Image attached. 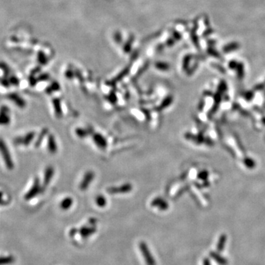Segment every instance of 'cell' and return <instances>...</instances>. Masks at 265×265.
Wrapping results in <instances>:
<instances>
[{"mask_svg": "<svg viewBox=\"0 0 265 265\" xmlns=\"http://www.w3.org/2000/svg\"><path fill=\"white\" fill-rule=\"evenodd\" d=\"M0 152H1L6 166L9 169H12L13 168V163L11 156H10L7 145H5L3 139H0Z\"/></svg>", "mask_w": 265, "mask_h": 265, "instance_id": "1", "label": "cell"}, {"mask_svg": "<svg viewBox=\"0 0 265 265\" xmlns=\"http://www.w3.org/2000/svg\"><path fill=\"white\" fill-rule=\"evenodd\" d=\"M10 122L9 110L7 107H2L0 109V125H8Z\"/></svg>", "mask_w": 265, "mask_h": 265, "instance_id": "2", "label": "cell"}, {"mask_svg": "<svg viewBox=\"0 0 265 265\" xmlns=\"http://www.w3.org/2000/svg\"><path fill=\"white\" fill-rule=\"evenodd\" d=\"M8 98H9L10 100L14 102L20 108H24L25 106V102L23 100V99L21 98V97L19 96L18 94H10L8 95Z\"/></svg>", "mask_w": 265, "mask_h": 265, "instance_id": "3", "label": "cell"}, {"mask_svg": "<svg viewBox=\"0 0 265 265\" xmlns=\"http://www.w3.org/2000/svg\"><path fill=\"white\" fill-rule=\"evenodd\" d=\"M33 137H34V133H29L27 135H26V136H25L24 138H18V139L15 141V142H16V144H19H19H23V145H27L31 142V141L33 140Z\"/></svg>", "mask_w": 265, "mask_h": 265, "instance_id": "4", "label": "cell"}, {"mask_svg": "<svg viewBox=\"0 0 265 265\" xmlns=\"http://www.w3.org/2000/svg\"><path fill=\"white\" fill-rule=\"evenodd\" d=\"M39 188H40L39 183V181H38V180H36V181H35V183H34V185L33 186V187H32L31 189L27 192V194L26 195V199L32 198L33 197L36 195L37 193L39 192Z\"/></svg>", "mask_w": 265, "mask_h": 265, "instance_id": "5", "label": "cell"}, {"mask_svg": "<svg viewBox=\"0 0 265 265\" xmlns=\"http://www.w3.org/2000/svg\"><path fill=\"white\" fill-rule=\"evenodd\" d=\"M93 179V174L92 172H88L85 175L83 181H82L81 185H80V189L84 190L88 187V186L90 184V182Z\"/></svg>", "mask_w": 265, "mask_h": 265, "instance_id": "6", "label": "cell"}, {"mask_svg": "<svg viewBox=\"0 0 265 265\" xmlns=\"http://www.w3.org/2000/svg\"><path fill=\"white\" fill-rule=\"evenodd\" d=\"M141 250H143L145 252V257L146 258V261L148 262V264L150 265H155L154 260H152L151 258V256H150V252L146 248V246L145 245H141Z\"/></svg>", "mask_w": 265, "mask_h": 265, "instance_id": "7", "label": "cell"}, {"mask_svg": "<svg viewBox=\"0 0 265 265\" xmlns=\"http://www.w3.org/2000/svg\"><path fill=\"white\" fill-rule=\"evenodd\" d=\"M52 169L51 168V167H49V168L46 169L45 175H44V183L46 184H47L49 181H50L51 178H52L51 176L52 175Z\"/></svg>", "mask_w": 265, "mask_h": 265, "instance_id": "8", "label": "cell"}, {"mask_svg": "<svg viewBox=\"0 0 265 265\" xmlns=\"http://www.w3.org/2000/svg\"><path fill=\"white\" fill-rule=\"evenodd\" d=\"M72 203V200L71 198H66L61 203V207L63 208V209H67L70 207V205Z\"/></svg>", "mask_w": 265, "mask_h": 265, "instance_id": "9", "label": "cell"}, {"mask_svg": "<svg viewBox=\"0 0 265 265\" xmlns=\"http://www.w3.org/2000/svg\"><path fill=\"white\" fill-rule=\"evenodd\" d=\"M49 150L53 152L56 151V142H55L54 139H52V137H50V139H49Z\"/></svg>", "mask_w": 265, "mask_h": 265, "instance_id": "10", "label": "cell"}, {"mask_svg": "<svg viewBox=\"0 0 265 265\" xmlns=\"http://www.w3.org/2000/svg\"><path fill=\"white\" fill-rule=\"evenodd\" d=\"M225 241H226V236H222L221 238L220 239V242L217 245V250H219L220 251H221L222 249H223V247L225 245Z\"/></svg>", "mask_w": 265, "mask_h": 265, "instance_id": "11", "label": "cell"}, {"mask_svg": "<svg viewBox=\"0 0 265 265\" xmlns=\"http://www.w3.org/2000/svg\"><path fill=\"white\" fill-rule=\"evenodd\" d=\"M97 203L99 205H100V206H103V205L105 204V198H104L103 197H102V196L98 197V198H97Z\"/></svg>", "mask_w": 265, "mask_h": 265, "instance_id": "12", "label": "cell"}, {"mask_svg": "<svg viewBox=\"0 0 265 265\" xmlns=\"http://www.w3.org/2000/svg\"><path fill=\"white\" fill-rule=\"evenodd\" d=\"M211 256H213L214 257H215V258H216V261H217L218 262L220 263V264H226V262H225V259H223V258H221L220 257V256H216V255H215V254H212Z\"/></svg>", "mask_w": 265, "mask_h": 265, "instance_id": "13", "label": "cell"}]
</instances>
